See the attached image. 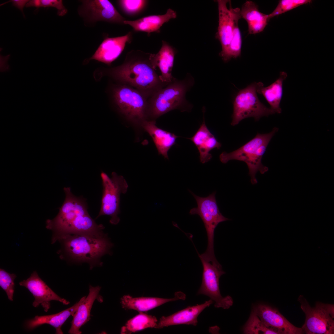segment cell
Masks as SVG:
<instances>
[{
	"instance_id": "52a82bcc",
	"label": "cell",
	"mask_w": 334,
	"mask_h": 334,
	"mask_svg": "<svg viewBox=\"0 0 334 334\" xmlns=\"http://www.w3.org/2000/svg\"><path fill=\"white\" fill-rule=\"evenodd\" d=\"M189 191L196 200L197 207L192 208L189 212L191 215L198 214L203 221L206 231L208 245L205 252L200 255L208 261L216 262L214 249L215 229L220 223L230 220L224 216L220 212L216 200V192L206 197L198 196L192 192Z\"/></svg>"
},
{
	"instance_id": "d6986e66",
	"label": "cell",
	"mask_w": 334,
	"mask_h": 334,
	"mask_svg": "<svg viewBox=\"0 0 334 334\" xmlns=\"http://www.w3.org/2000/svg\"><path fill=\"white\" fill-rule=\"evenodd\" d=\"M186 295L181 291L176 292L173 298H162L157 297H133L127 295L121 298L122 307L125 310H133L139 312L146 311L156 308L167 302L179 300H185Z\"/></svg>"
},
{
	"instance_id": "5b68a950",
	"label": "cell",
	"mask_w": 334,
	"mask_h": 334,
	"mask_svg": "<svg viewBox=\"0 0 334 334\" xmlns=\"http://www.w3.org/2000/svg\"><path fill=\"white\" fill-rule=\"evenodd\" d=\"M278 131V128L275 127L268 133H258L254 138L237 149L229 153L222 152L219 156L220 161L224 164L233 160L244 162L248 166L252 184H256L257 172L263 174L268 170V167L262 164V159L270 141Z\"/></svg>"
},
{
	"instance_id": "4316f807",
	"label": "cell",
	"mask_w": 334,
	"mask_h": 334,
	"mask_svg": "<svg viewBox=\"0 0 334 334\" xmlns=\"http://www.w3.org/2000/svg\"><path fill=\"white\" fill-rule=\"evenodd\" d=\"M229 9L231 12L233 26V37L227 49L219 55L225 62H227L232 58H236L241 54L242 40L241 33L238 25L241 19L240 9L239 8H233L231 2L229 0Z\"/></svg>"
},
{
	"instance_id": "5bb4252c",
	"label": "cell",
	"mask_w": 334,
	"mask_h": 334,
	"mask_svg": "<svg viewBox=\"0 0 334 334\" xmlns=\"http://www.w3.org/2000/svg\"><path fill=\"white\" fill-rule=\"evenodd\" d=\"M253 311L266 326L278 334H304L301 328L294 326L277 310L268 305L260 304Z\"/></svg>"
},
{
	"instance_id": "6da1fadb",
	"label": "cell",
	"mask_w": 334,
	"mask_h": 334,
	"mask_svg": "<svg viewBox=\"0 0 334 334\" xmlns=\"http://www.w3.org/2000/svg\"><path fill=\"white\" fill-rule=\"evenodd\" d=\"M63 190L65 198L58 214L46 221V228L53 232L52 242L68 235L104 233V226L96 224L89 215L86 199L75 196L69 187Z\"/></svg>"
},
{
	"instance_id": "7402d4cb",
	"label": "cell",
	"mask_w": 334,
	"mask_h": 334,
	"mask_svg": "<svg viewBox=\"0 0 334 334\" xmlns=\"http://www.w3.org/2000/svg\"><path fill=\"white\" fill-rule=\"evenodd\" d=\"M141 126L152 137L159 154L168 159V152L176 144V139L179 137L158 127L155 120H146Z\"/></svg>"
},
{
	"instance_id": "f1b7e54d",
	"label": "cell",
	"mask_w": 334,
	"mask_h": 334,
	"mask_svg": "<svg viewBox=\"0 0 334 334\" xmlns=\"http://www.w3.org/2000/svg\"><path fill=\"white\" fill-rule=\"evenodd\" d=\"M243 331L246 334H278L275 331L266 326L253 310L244 327Z\"/></svg>"
},
{
	"instance_id": "d6a6232c",
	"label": "cell",
	"mask_w": 334,
	"mask_h": 334,
	"mask_svg": "<svg viewBox=\"0 0 334 334\" xmlns=\"http://www.w3.org/2000/svg\"><path fill=\"white\" fill-rule=\"evenodd\" d=\"M310 0H281L272 13L268 15L269 19L282 14L300 5L310 3Z\"/></svg>"
},
{
	"instance_id": "cb8c5ba5",
	"label": "cell",
	"mask_w": 334,
	"mask_h": 334,
	"mask_svg": "<svg viewBox=\"0 0 334 334\" xmlns=\"http://www.w3.org/2000/svg\"><path fill=\"white\" fill-rule=\"evenodd\" d=\"M228 0H217L219 14L218 26L216 38L220 42L222 47L221 52L228 48L232 40L233 29L231 12L227 6Z\"/></svg>"
},
{
	"instance_id": "d4e9b609",
	"label": "cell",
	"mask_w": 334,
	"mask_h": 334,
	"mask_svg": "<svg viewBox=\"0 0 334 334\" xmlns=\"http://www.w3.org/2000/svg\"><path fill=\"white\" fill-rule=\"evenodd\" d=\"M241 18L247 22L249 34H256L263 31L269 20L268 15L260 12L254 2L246 1L240 10Z\"/></svg>"
},
{
	"instance_id": "277c9868",
	"label": "cell",
	"mask_w": 334,
	"mask_h": 334,
	"mask_svg": "<svg viewBox=\"0 0 334 334\" xmlns=\"http://www.w3.org/2000/svg\"><path fill=\"white\" fill-rule=\"evenodd\" d=\"M194 79L188 74L182 80L176 78L148 99L149 120H155L175 109L190 110L192 105L186 99V92L193 87Z\"/></svg>"
},
{
	"instance_id": "7a4b0ae2",
	"label": "cell",
	"mask_w": 334,
	"mask_h": 334,
	"mask_svg": "<svg viewBox=\"0 0 334 334\" xmlns=\"http://www.w3.org/2000/svg\"><path fill=\"white\" fill-rule=\"evenodd\" d=\"M150 54L131 50L121 65L106 69V73L119 83L135 88L148 99L168 84L160 79L151 62Z\"/></svg>"
},
{
	"instance_id": "2e32d148",
	"label": "cell",
	"mask_w": 334,
	"mask_h": 334,
	"mask_svg": "<svg viewBox=\"0 0 334 334\" xmlns=\"http://www.w3.org/2000/svg\"><path fill=\"white\" fill-rule=\"evenodd\" d=\"M213 302L211 299L204 303L188 306L168 316H162L159 319L156 328L180 324L197 325L198 317L201 312Z\"/></svg>"
},
{
	"instance_id": "ba28073f",
	"label": "cell",
	"mask_w": 334,
	"mask_h": 334,
	"mask_svg": "<svg viewBox=\"0 0 334 334\" xmlns=\"http://www.w3.org/2000/svg\"><path fill=\"white\" fill-rule=\"evenodd\" d=\"M298 300L305 314V320L302 327L306 334H333L334 333V306L333 304L317 302L311 307L303 295Z\"/></svg>"
},
{
	"instance_id": "8992f818",
	"label": "cell",
	"mask_w": 334,
	"mask_h": 334,
	"mask_svg": "<svg viewBox=\"0 0 334 334\" xmlns=\"http://www.w3.org/2000/svg\"><path fill=\"white\" fill-rule=\"evenodd\" d=\"M111 90L113 101L118 110L128 122L141 126L149 119L148 99L133 87L119 83Z\"/></svg>"
},
{
	"instance_id": "83f0119b",
	"label": "cell",
	"mask_w": 334,
	"mask_h": 334,
	"mask_svg": "<svg viewBox=\"0 0 334 334\" xmlns=\"http://www.w3.org/2000/svg\"><path fill=\"white\" fill-rule=\"evenodd\" d=\"M158 320L154 316L143 312L130 319L121 328V334H130L149 328H156Z\"/></svg>"
},
{
	"instance_id": "30bf717a",
	"label": "cell",
	"mask_w": 334,
	"mask_h": 334,
	"mask_svg": "<svg viewBox=\"0 0 334 334\" xmlns=\"http://www.w3.org/2000/svg\"><path fill=\"white\" fill-rule=\"evenodd\" d=\"M101 177L103 186L101 204L99 214L96 219L102 215L111 217L110 223L117 225L120 221L118 215L120 213V196L127 191L128 185L121 175H118L114 172L111 174V178L102 171Z\"/></svg>"
},
{
	"instance_id": "484cf974",
	"label": "cell",
	"mask_w": 334,
	"mask_h": 334,
	"mask_svg": "<svg viewBox=\"0 0 334 334\" xmlns=\"http://www.w3.org/2000/svg\"><path fill=\"white\" fill-rule=\"evenodd\" d=\"M287 77L286 72L281 71L279 78L267 87H264L261 82L256 84L257 93L263 96L269 104L270 108L275 113H280L281 112L280 103L283 95V82Z\"/></svg>"
},
{
	"instance_id": "603a6c76",
	"label": "cell",
	"mask_w": 334,
	"mask_h": 334,
	"mask_svg": "<svg viewBox=\"0 0 334 334\" xmlns=\"http://www.w3.org/2000/svg\"><path fill=\"white\" fill-rule=\"evenodd\" d=\"M177 17L176 12L169 8L164 14L146 16L134 20H126L124 24L130 25L135 31L146 32L149 36L152 32L160 33L164 24Z\"/></svg>"
},
{
	"instance_id": "4fadbf2b",
	"label": "cell",
	"mask_w": 334,
	"mask_h": 334,
	"mask_svg": "<svg viewBox=\"0 0 334 334\" xmlns=\"http://www.w3.org/2000/svg\"><path fill=\"white\" fill-rule=\"evenodd\" d=\"M19 285L27 289L32 294L35 300L32 306L38 307L40 305L47 312L50 307V302L56 301L64 305L70 302L55 293L39 276L36 271H34L26 280L20 281Z\"/></svg>"
},
{
	"instance_id": "1f68e13d",
	"label": "cell",
	"mask_w": 334,
	"mask_h": 334,
	"mask_svg": "<svg viewBox=\"0 0 334 334\" xmlns=\"http://www.w3.org/2000/svg\"><path fill=\"white\" fill-rule=\"evenodd\" d=\"M16 277L15 274L9 273L0 268V286L6 292L8 299L11 301H13L15 286L14 280Z\"/></svg>"
},
{
	"instance_id": "ffe728a7",
	"label": "cell",
	"mask_w": 334,
	"mask_h": 334,
	"mask_svg": "<svg viewBox=\"0 0 334 334\" xmlns=\"http://www.w3.org/2000/svg\"><path fill=\"white\" fill-rule=\"evenodd\" d=\"M101 287L99 286L93 287L90 285L89 293L88 296L79 306L73 316L71 326L68 331L71 334L81 333L80 328L90 319V312L94 301L97 299L100 302L103 299L99 294Z\"/></svg>"
},
{
	"instance_id": "836d02e7",
	"label": "cell",
	"mask_w": 334,
	"mask_h": 334,
	"mask_svg": "<svg viewBox=\"0 0 334 334\" xmlns=\"http://www.w3.org/2000/svg\"><path fill=\"white\" fill-rule=\"evenodd\" d=\"M29 1V0H11L1 4L0 6L11 2H12V5L19 9L21 11L24 16L25 17L23 9L24 6H26V4Z\"/></svg>"
},
{
	"instance_id": "8fae6325",
	"label": "cell",
	"mask_w": 334,
	"mask_h": 334,
	"mask_svg": "<svg viewBox=\"0 0 334 334\" xmlns=\"http://www.w3.org/2000/svg\"><path fill=\"white\" fill-rule=\"evenodd\" d=\"M198 254L203 270L202 283L197 295H203L209 297L214 303L216 308L229 309L233 304V300L229 296L223 297L219 289V279L225 273L221 265L218 262L213 263L207 261Z\"/></svg>"
},
{
	"instance_id": "7c38bea8",
	"label": "cell",
	"mask_w": 334,
	"mask_h": 334,
	"mask_svg": "<svg viewBox=\"0 0 334 334\" xmlns=\"http://www.w3.org/2000/svg\"><path fill=\"white\" fill-rule=\"evenodd\" d=\"M78 9L85 25L99 21L123 24L126 20L108 0H84Z\"/></svg>"
},
{
	"instance_id": "ac0fdd59",
	"label": "cell",
	"mask_w": 334,
	"mask_h": 334,
	"mask_svg": "<svg viewBox=\"0 0 334 334\" xmlns=\"http://www.w3.org/2000/svg\"><path fill=\"white\" fill-rule=\"evenodd\" d=\"M203 121L200 127L190 139L196 147L199 153L200 162L204 164L210 161L212 156L210 152L213 149H219L221 144L207 127L205 122L204 113L205 108H203Z\"/></svg>"
},
{
	"instance_id": "f546056e",
	"label": "cell",
	"mask_w": 334,
	"mask_h": 334,
	"mask_svg": "<svg viewBox=\"0 0 334 334\" xmlns=\"http://www.w3.org/2000/svg\"><path fill=\"white\" fill-rule=\"evenodd\" d=\"M118 3L126 14L131 16L137 15L144 11L148 3L145 0H120Z\"/></svg>"
},
{
	"instance_id": "44dd1931",
	"label": "cell",
	"mask_w": 334,
	"mask_h": 334,
	"mask_svg": "<svg viewBox=\"0 0 334 334\" xmlns=\"http://www.w3.org/2000/svg\"><path fill=\"white\" fill-rule=\"evenodd\" d=\"M86 297L85 296L83 297L72 306L57 313L49 315L36 316L34 318L26 321L25 323L26 328L28 330H32L40 326L47 324L55 329L56 334H63L61 329L62 326L71 315H74L79 305Z\"/></svg>"
},
{
	"instance_id": "e0dca14e",
	"label": "cell",
	"mask_w": 334,
	"mask_h": 334,
	"mask_svg": "<svg viewBox=\"0 0 334 334\" xmlns=\"http://www.w3.org/2000/svg\"><path fill=\"white\" fill-rule=\"evenodd\" d=\"M162 45L156 54L151 53L150 58L154 68L159 69L161 75H159L161 81L168 84L174 79L172 71L174 64L175 49L165 41H162Z\"/></svg>"
},
{
	"instance_id": "9a60e30c",
	"label": "cell",
	"mask_w": 334,
	"mask_h": 334,
	"mask_svg": "<svg viewBox=\"0 0 334 334\" xmlns=\"http://www.w3.org/2000/svg\"><path fill=\"white\" fill-rule=\"evenodd\" d=\"M132 39L131 32L122 36L106 37L93 55L87 61L96 60L110 65L121 54L126 44L130 43Z\"/></svg>"
},
{
	"instance_id": "3957f363",
	"label": "cell",
	"mask_w": 334,
	"mask_h": 334,
	"mask_svg": "<svg viewBox=\"0 0 334 334\" xmlns=\"http://www.w3.org/2000/svg\"><path fill=\"white\" fill-rule=\"evenodd\" d=\"M58 241L62 243L67 256L75 263H86L91 269L103 263L101 258L110 253L113 244L104 233L72 234L66 235Z\"/></svg>"
},
{
	"instance_id": "9c48e42d",
	"label": "cell",
	"mask_w": 334,
	"mask_h": 334,
	"mask_svg": "<svg viewBox=\"0 0 334 334\" xmlns=\"http://www.w3.org/2000/svg\"><path fill=\"white\" fill-rule=\"evenodd\" d=\"M256 84L255 82L250 84L236 94L233 101L231 125H236L248 118L253 117L258 121L263 116L275 113L259 100L256 92Z\"/></svg>"
},
{
	"instance_id": "4dcf8cb0",
	"label": "cell",
	"mask_w": 334,
	"mask_h": 334,
	"mask_svg": "<svg viewBox=\"0 0 334 334\" xmlns=\"http://www.w3.org/2000/svg\"><path fill=\"white\" fill-rule=\"evenodd\" d=\"M27 7H35L37 9L41 7H53L57 10V15L62 16L67 12V10L63 5L62 0H32L26 4Z\"/></svg>"
}]
</instances>
